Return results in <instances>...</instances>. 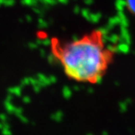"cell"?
I'll return each instance as SVG.
<instances>
[{
  "label": "cell",
  "mask_w": 135,
  "mask_h": 135,
  "mask_svg": "<svg viewBox=\"0 0 135 135\" xmlns=\"http://www.w3.org/2000/svg\"><path fill=\"white\" fill-rule=\"evenodd\" d=\"M50 50L69 80L89 85L101 82L116 58V51L99 29L71 41L53 38Z\"/></svg>",
  "instance_id": "6da1fadb"
},
{
  "label": "cell",
  "mask_w": 135,
  "mask_h": 135,
  "mask_svg": "<svg viewBox=\"0 0 135 135\" xmlns=\"http://www.w3.org/2000/svg\"><path fill=\"white\" fill-rule=\"evenodd\" d=\"M124 4L128 13L135 17V0H124Z\"/></svg>",
  "instance_id": "7a4b0ae2"
}]
</instances>
